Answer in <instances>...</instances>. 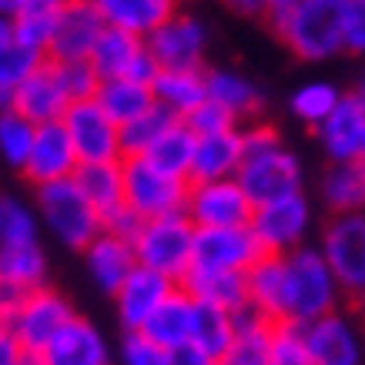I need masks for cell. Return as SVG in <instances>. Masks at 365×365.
<instances>
[{
    "instance_id": "f1b7e54d",
    "label": "cell",
    "mask_w": 365,
    "mask_h": 365,
    "mask_svg": "<svg viewBox=\"0 0 365 365\" xmlns=\"http://www.w3.org/2000/svg\"><path fill=\"white\" fill-rule=\"evenodd\" d=\"M151 98L161 104L168 114H175L178 121L191 114L205 94V67H185V71H158L151 81Z\"/></svg>"
},
{
    "instance_id": "6da1fadb",
    "label": "cell",
    "mask_w": 365,
    "mask_h": 365,
    "mask_svg": "<svg viewBox=\"0 0 365 365\" xmlns=\"http://www.w3.org/2000/svg\"><path fill=\"white\" fill-rule=\"evenodd\" d=\"M268 17L282 44L302 61H332L345 54V0H299Z\"/></svg>"
},
{
    "instance_id": "7c38bea8",
    "label": "cell",
    "mask_w": 365,
    "mask_h": 365,
    "mask_svg": "<svg viewBox=\"0 0 365 365\" xmlns=\"http://www.w3.org/2000/svg\"><path fill=\"white\" fill-rule=\"evenodd\" d=\"M71 148L78 155L81 165H98V161H121V138H118V124L98 108V101H71L64 118Z\"/></svg>"
},
{
    "instance_id": "277c9868",
    "label": "cell",
    "mask_w": 365,
    "mask_h": 365,
    "mask_svg": "<svg viewBox=\"0 0 365 365\" xmlns=\"http://www.w3.org/2000/svg\"><path fill=\"white\" fill-rule=\"evenodd\" d=\"M191 242H195V225L181 211L165 218H148L138 225L131 238L134 265L151 268L178 285L191 268Z\"/></svg>"
},
{
    "instance_id": "f6af8a7d",
    "label": "cell",
    "mask_w": 365,
    "mask_h": 365,
    "mask_svg": "<svg viewBox=\"0 0 365 365\" xmlns=\"http://www.w3.org/2000/svg\"><path fill=\"white\" fill-rule=\"evenodd\" d=\"M181 124H185L191 134H215V131H232V128H238V121H235L232 114L225 111L222 104H215V101H208V98L201 101L191 114H185Z\"/></svg>"
},
{
    "instance_id": "8d00e7d4",
    "label": "cell",
    "mask_w": 365,
    "mask_h": 365,
    "mask_svg": "<svg viewBox=\"0 0 365 365\" xmlns=\"http://www.w3.org/2000/svg\"><path fill=\"white\" fill-rule=\"evenodd\" d=\"M54 11L57 7H24L11 17V41L27 47L37 57L47 54L51 34H54Z\"/></svg>"
},
{
    "instance_id": "52a82bcc",
    "label": "cell",
    "mask_w": 365,
    "mask_h": 365,
    "mask_svg": "<svg viewBox=\"0 0 365 365\" xmlns=\"http://www.w3.org/2000/svg\"><path fill=\"white\" fill-rule=\"evenodd\" d=\"M325 265L332 268L335 282L345 292V299H359L365 288V215L349 211L335 215L325 225L319 245Z\"/></svg>"
},
{
    "instance_id": "e575fe53",
    "label": "cell",
    "mask_w": 365,
    "mask_h": 365,
    "mask_svg": "<svg viewBox=\"0 0 365 365\" xmlns=\"http://www.w3.org/2000/svg\"><path fill=\"white\" fill-rule=\"evenodd\" d=\"M191 151H195V134H191L181 121H175L141 158L144 161H151L155 168H161V171H168V175L188 178Z\"/></svg>"
},
{
    "instance_id": "ffe728a7",
    "label": "cell",
    "mask_w": 365,
    "mask_h": 365,
    "mask_svg": "<svg viewBox=\"0 0 365 365\" xmlns=\"http://www.w3.org/2000/svg\"><path fill=\"white\" fill-rule=\"evenodd\" d=\"M171 292H175V282H171V278L158 275L151 268L134 265L131 272H128V278L118 285V292L111 295L114 305H118V319H121L124 332H138L144 322H148V315H151Z\"/></svg>"
},
{
    "instance_id": "4fadbf2b",
    "label": "cell",
    "mask_w": 365,
    "mask_h": 365,
    "mask_svg": "<svg viewBox=\"0 0 365 365\" xmlns=\"http://www.w3.org/2000/svg\"><path fill=\"white\" fill-rule=\"evenodd\" d=\"M71 315H74V309L64 299V292H57L51 285H41V288L24 292L21 305H17V312H14V319H11V332L21 342V349L41 352Z\"/></svg>"
},
{
    "instance_id": "2e32d148",
    "label": "cell",
    "mask_w": 365,
    "mask_h": 365,
    "mask_svg": "<svg viewBox=\"0 0 365 365\" xmlns=\"http://www.w3.org/2000/svg\"><path fill=\"white\" fill-rule=\"evenodd\" d=\"M104 21L91 7V0H64L54 11V34L47 47V61H88L98 44Z\"/></svg>"
},
{
    "instance_id": "8992f818",
    "label": "cell",
    "mask_w": 365,
    "mask_h": 365,
    "mask_svg": "<svg viewBox=\"0 0 365 365\" xmlns=\"http://www.w3.org/2000/svg\"><path fill=\"white\" fill-rule=\"evenodd\" d=\"M235 181L242 185V191L248 195L252 205H265V201L302 191L305 171H302L299 155L292 148H285V141H278L265 151L245 155L238 171H235Z\"/></svg>"
},
{
    "instance_id": "74e56055",
    "label": "cell",
    "mask_w": 365,
    "mask_h": 365,
    "mask_svg": "<svg viewBox=\"0 0 365 365\" xmlns=\"http://www.w3.org/2000/svg\"><path fill=\"white\" fill-rule=\"evenodd\" d=\"M232 315L235 312H225V309H215V305H205V302H195L191 342L218 359V355L228 349V342H232Z\"/></svg>"
},
{
    "instance_id": "9a60e30c",
    "label": "cell",
    "mask_w": 365,
    "mask_h": 365,
    "mask_svg": "<svg viewBox=\"0 0 365 365\" xmlns=\"http://www.w3.org/2000/svg\"><path fill=\"white\" fill-rule=\"evenodd\" d=\"M302 342L312 365H362V335L342 309L302 325Z\"/></svg>"
},
{
    "instance_id": "11a10c76",
    "label": "cell",
    "mask_w": 365,
    "mask_h": 365,
    "mask_svg": "<svg viewBox=\"0 0 365 365\" xmlns=\"http://www.w3.org/2000/svg\"><path fill=\"white\" fill-rule=\"evenodd\" d=\"M17 11H21V4H17V0H0V17H14Z\"/></svg>"
},
{
    "instance_id": "603a6c76",
    "label": "cell",
    "mask_w": 365,
    "mask_h": 365,
    "mask_svg": "<svg viewBox=\"0 0 365 365\" xmlns=\"http://www.w3.org/2000/svg\"><path fill=\"white\" fill-rule=\"evenodd\" d=\"M245 305L268 322H282V312H285V262H282V255H262L245 272Z\"/></svg>"
},
{
    "instance_id": "7402d4cb",
    "label": "cell",
    "mask_w": 365,
    "mask_h": 365,
    "mask_svg": "<svg viewBox=\"0 0 365 365\" xmlns=\"http://www.w3.org/2000/svg\"><path fill=\"white\" fill-rule=\"evenodd\" d=\"M91 7L98 11L104 27L134 34V37H148L158 24H165L178 7V0H91Z\"/></svg>"
},
{
    "instance_id": "c3c4849f",
    "label": "cell",
    "mask_w": 365,
    "mask_h": 365,
    "mask_svg": "<svg viewBox=\"0 0 365 365\" xmlns=\"http://www.w3.org/2000/svg\"><path fill=\"white\" fill-rule=\"evenodd\" d=\"M168 365H218V359L198 349L195 342H185L178 349H168Z\"/></svg>"
},
{
    "instance_id": "d6986e66",
    "label": "cell",
    "mask_w": 365,
    "mask_h": 365,
    "mask_svg": "<svg viewBox=\"0 0 365 365\" xmlns=\"http://www.w3.org/2000/svg\"><path fill=\"white\" fill-rule=\"evenodd\" d=\"M67 94L61 88V78H57V67L54 61H47L41 57L37 67H34L31 74L17 84L14 91V101L11 108L17 114H24L31 124H47V121H61L67 111Z\"/></svg>"
},
{
    "instance_id": "ee69618b",
    "label": "cell",
    "mask_w": 365,
    "mask_h": 365,
    "mask_svg": "<svg viewBox=\"0 0 365 365\" xmlns=\"http://www.w3.org/2000/svg\"><path fill=\"white\" fill-rule=\"evenodd\" d=\"M57 78H61V88H64L67 101H88L94 98L101 78L94 74V67L88 61H54Z\"/></svg>"
},
{
    "instance_id": "b9f144b4",
    "label": "cell",
    "mask_w": 365,
    "mask_h": 365,
    "mask_svg": "<svg viewBox=\"0 0 365 365\" xmlns=\"http://www.w3.org/2000/svg\"><path fill=\"white\" fill-rule=\"evenodd\" d=\"M37 61H41V57L34 54V51L14 44V41L0 44V111H7V108H11L17 84H21L34 67H37Z\"/></svg>"
},
{
    "instance_id": "9c48e42d",
    "label": "cell",
    "mask_w": 365,
    "mask_h": 365,
    "mask_svg": "<svg viewBox=\"0 0 365 365\" xmlns=\"http://www.w3.org/2000/svg\"><path fill=\"white\" fill-rule=\"evenodd\" d=\"M208 41V24L198 14L175 11L144 37V47L155 57L158 71H185V67H205Z\"/></svg>"
},
{
    "instance_id": "44dd1931",
    "label": "cell",
    "mask_w": 365,
    "mask_h": 365,
    "mask_svg": "<svg viewBox=\"0 0 365 365\" xmlns=\"http://www.w3.org/2000/svg\"><path fill=\"white\" fill-rule=\"evenodd\" d=\"M205 94H208V101L222 104L238 124L255 121L262 114V108H265L262 88L252 78H245L242 71H232V67H211V71H205Z\"/></svg>"
},
{
    "instance_id": "db71d44e",
    "label": "cell",
    "mask_w": 365,
    "mask_h": 365,
    "mask_svg": "<svg viewBox=\"0 0 365 365\" xmlns=\"http://www.w3.org/2000/svg\"><path fill=\"white\" fill-rule=\"evenodd\" d=\"M17 4H21V11H24V7H57L64 0H17Z\"/></svg>"
},
{
    "instance_id": "30bf717a",
    "label": "cell",
    "mask_w": 365,
    "mask_h": 365,
    "mask_svg": "<svg viewBox=\"0 0 365 365\" xmlns=\"http://www.w3.org/2000/svg\"><path fill=\"white\" fill-rule=\"evenodd\" d=\"M252 208L255 205L235 178H218V181H188L181 215L195 228H235L248 225Z\"/></svg>"
},
{
    "instance_id": "e0dca14e",
    "label": "cell",
    "mask_w": 365,
    "mask_h": 365,
    "mask_svg": "<svg viewBox=\"0 0 365 365\" xmlns=\"http://www.w3.org/2000/svg\"><path fill=\"white\" fill-rule=\"evenodd\" d=\"M47 365H114V349L108 335L84 315L71 319L54 332V339L41 349Z\"/></svg>"
},
{
    "instance_id": "83f0119b",
    "label": "cell",
    "mask_w": 365,
    "mask_h": 365,
    "mask_svg": "<svg viewBox=\"0 0 365 365\" xmlns=\"http://www.w3.org/2000/svg\"><path fill=\"white\" fill-rule=\"evenodd\" d=\"M74 185L88 205L101 215V222H108L111 215L124 208V181H121V161H98V165H78Z\"/></svg>"
},
{
    "instance_id": "7dc6e473",
    "label": "cell",
    "mask_w": 365,
    "mask_h": 365,
    "mask_svg": "<svg viewBox=\"0 0 365 365\" xmlns=\"http://www.w3.org/2000/svg\"><path fill=\"white\" fill-rule=\"evenodd\" d=\"M365 51V0H345V54Z\"/></svg>"
},
{
    "instance_id": "f907efd6",
    "label": "cell",
    "mask_w": 365,
    "mask_h": 365,
    "mask_svg": "<svg viewBox=\"0 0 365 365\" xmlns=\"http://www.w3.org/2000/svg\"><path fill=\"white\" fill-rule=\"evenodd\" d=\"M21 352L24 349H21V342L14 339L11 325H0V365H14Z\"/></svg>"
},
{
    "instance_id": "484cf974",
    "label": "cell",
    "mask_w": 365,
    "mask_h": 365,
    "mask_svg": "<svg viewBox=\"0 0 365 365\" xmlns=\"http://www.w3.org/2000/svg\"><path fill=\"white\" fill-rule=\"evenodd\" d=\"M191 325H195V299L181 285H175V292L148 315V322L138 332L148 335L151 342L168 352V349L191 342Z\"/></svg>"
},
{
    "instance_id": "d4e9b609",
    "label": "cell",
    "mask_w": 365,
    "mask_h": 365,
    "mask_svg": "<svg viewBox=\"0 0 365 365\" xmlns=\"http://www.w3.org/2000/svg\"><path fill=\"white\" fill-rule=\"evenodd\" d=\"M84 265H88L91 282L104 292L114 295L128 272L134 268V252L128 238H118L111 232H101L98 238H91V245L84 248Z\"/></svg>"
},
{
    "instance_id": "5b68a950",
    "label": "cell",
    "mask_w": 365,
    "mask_h": 365,
    "mask_svg": "<svg viewBox=\"0 0 365 365\" xmlns=\"http://www.w3.org/2000/svg\"><path fill=\"white\" fill-rule=\"evenodd\" d=\"M121 181H124V208L148 218H165L185 208L188 195V178L168 175L144 158H121Z\"/></svg>"
},
{
    "instance_id": "4316f807",
    "label": "cell",
    "mask_w": 365,
    "mask_h": 365,
    "mask_svg": "<svg viewBox=\"0 0 365 365\" xmlns=\"http://www.w3.org/2000/svg\"><path fill=\"white\" fill-rule=\"evenodd\" d=\"M275 322L262 319L248 305L232 315V342L218 355V365H265L268 339H272Z\"/></svg>"
},
{
    "instance_id": "ab89813d",
    "label": "cell",
    "mask_w": 365,
    "mask_h": 365,
    "mask_svg": "<svg viewBox=\"0 0 365 365\" xmlns=\"http://www.w3.org/2000/svg\"><path fill=\"white\" fill-rule=\"evenodd\" d=\"M339 94H342V91L335 88L332 81H305L302 88H295L288 108H292V114H295L299 121L315 128V124H322V118L335 108Z\"/></svg>"
},
{
    "instance_id": "836d02e7",
    "label": "cell",
    "mask_w": 365,
    "mask_h": 365,
    "mask_svg": "<svg viewBox=\"0 0 365 365\" xmlns=\"http://www.w3.org/2000/svg\"><path fill=\"white\" fill-rule=\"evenodd\" d=\"M94 101H98V108L108 114L118 128L128 124L131 118H138V114H144L151 104H155L148 84H138V81H128V78L101 81L98 91H94Z\"/></svg>"
},
{
    "instance_id": "d6a6232c",
    "label": "cell",
    "mask_w": 365,
    "mask_h": 365,
    "mask_svg": "<svg viewBox=\"0 0 365 365\" xmlns=\"http://www.w3.org/2000/svg\"><path fill=\"white\" fill-rule=\"evenodd\" d=\"M47 252L41 242H17L0 245V278L11 285L31 292V288L47 285Z\"/></svg>"
},
{
    "instance_id": "ba28073f",
    "label": "cell",
    "mask_w": 365,
    "mask_h": 365,
    "mask_svg": "<svg viewBox=\"0 0 365 365\" xmlns=\"http://www.w3.org/2000/svg\"><path fill=\"white\" fill-rule=\"evenodd\" d=\"M248 228H252V235L258 238L265 255H288L302 248L312 228V205L305 198V191L255 205Z\"/></svg>"
},
{
    "instance_id": "4dcf8cb0",
    "label": "cell",
    "mask_w": 365,
    "mask_h": 365,
    "mask_svg": "<svg viewBox=\"0 0 365 365\" xmlns=\"http://www.w3.org/2000/svg\"><path fill=\"white\" fill-rule=\"evenodd\" d=\"M178 285L188 292L195 302L215 305L225 312L245 309V275L235 272H201V268H188V275L181 278Z\"/></svg>"
},
{
    "instance_id": "3957f363",
    "label": "cell",
    "mask_w": 365,
    "mask_h": 365,
    "mask_svg": "<svg viewBox=\"0 0 365 365\" xmlns=\"http://www.w3.org/2000/svg\"><path fill=\"white\" fill-rule=\"evenodd\" d=\"M34 188H37V195H34L37 225H44L47 235L57 245H64L71 252H84L91 245V238H98L104 232L101 215L81 195L74 178H61V181L34 185Z\"/></svg>"
},
{
    "instance_id": "f546056e",
    "label": "cell",
    "mask_w": 365,
    "mask_h": 365,
    "mask_svg": "<svg viewBox=\"0 0 365 365\" xmlns=\"http://www.w3.org/2000/svg\"><path fill=\"white\" fill-rule=\"evenodd\" d=\"M322 201L335 215L362 211L365 205V161H335L322 175Z\"/></svg>"
},
{
    "instance_id": "60d3db41",
    "label": "cell",
    "mask_w": 365,
    "mask_h": 365,
    "mask_svg": "<svg viewBox=\"0 0 365 365\" xmlns=\"http://www.w3.org/2000/svg\"><path fill=\"white\" fill-rule=\"evenodd\" d=\"M34 128L37 124H31L14 108L0 111V161L7 168H17V171L24 168L27 151H31V141H34Z\"/></svg>"
},
{
    "instance_id": "816d5d0a",
    "label": "cell",
    "mask_w": 365,
    "mask_h": 365,
    "mask_svg": "<svg viewBox=\"0 0 365 365\" xmlns=\"http://www.w3.org/2000/svg\"><path fill=\"white\" fill-rule=\"evenodd\" d=\"M225 7H232L235 14H242V17H258V14L268 11V0H222Z\"/></svg>"
},
{
    "instance_id": "ac0fdd59",
    "label": "cell",
    "mask_w": 365,
    "mask_h": 365,
    "mask_svg": "<svg viewBox=\"0 0 365 365\" xmlns=\"http://www.w3.org/2000/svg\"><path fill=\"white\" fill-rule=\"evenodd\" d=\"M78 155L71 148V138H67L64 124L61 121H47L34 128V141L31 151H27V161H24V175L31 185H47V181H61V178H71L78 171Z\"/></svg>"
},
{
    "instance_id": "5bb4252c",
    "label": "cell",
    "mask_w": 365,
    "mask_h": 365,
    "mask_svg": "<svg viewBox=\"0 0 365 365\" xmlns=\"http://www.w3.org/2000/svg\"><path fill=\"white\" fill-rule=\"evenodd\" d=\"M319 128V141L322 151L329 161H365V98L362 91H349V94H339L335 108L325 118Z\"/></svg>"
},
{
    "instance_id": "9f6ffc18",
    "label": "cell",
    "mask_w": 365,
    "mask_h": 365,
    "mask_svg": "<svg viewBox=\"0 0 365 365\" xmlns=\"http://www.w3.org/2000/svg\"><path fill=\"white\" fill-rule=\"evenodd\" d=\"M292 4H299V0H268V11L265 14H278V11H288Z\"/></svg>"
},
{
    "instance_id": "681fc988",
    "label": "cell",
    "mask_w": 365,
    "mask_h": 365,
    "mask_svg": "<svg viewBox=\"0 0 365 365\" xmlns=\"http://www.w3.org/2000/svg\"><path fill=\"white\" fill-rule=\"evenodd\" d=\"M21 299H24V288H17V285H11V282L0 278V325H11Z\"/></svg>"
},
{
    "instance_id": "7a4b0ae2",
    "label": "cell",
    "mask_w": 365,
    "mask_h": 365,
    "mask_svg": "<svg viewBox=\"0 0 365 365\" xmlns=\"http://www.w3.org/2000/svg\"><path fill=\"white\" fill-rule=\"evenodd\" d=\"M285 262V312L282 322L288 325H309V322L342 309L345 292L335 282L332 268L325 265L319 248L302 245L295 252L282 255Z\"/></svg>"
},
{
    "instance_id": "7bdbcfd3",
    "label": "cell",
    "mask_w": 365,
    "mask_h": 365,
    "mask_svg": "<svg viewBox=\"0 0 365 365\" xmlns=\"http://www.w3.org/2000/svg\"><path fill=\"white\" fill-rule=\"evenodd\" d=\"M265 365H312L305 342H302V329L288 325V322H275L272 339H268V355Z\"/></svg>"
},
{
    "instance_id": "bcb514c9",
    "label": "cell",
    "mask_w": 365,
    "mask_h": 365,
    "mask_svg": "<svg viewBox=\"0 0 365 365\" xmlns=\"http://www.w3.org/2000/svg\"><path fill=\"white\" fill-rule=\"evenodd\" d=\"M121 365H168V352L148 335L128 332L121 342Z\"/></svg>"
},
{
    "instance_id": "f35d334b",
    "label": "cell",
    "mask_w": 365,
    "mask_h": 365,
    "mask_svg": "<svg viewBox=\"0 0 365 365\" xmlns=\"http://www.w3.org/2000/svg\"><path fill=\"white\" fill-rule=\"evenodd\" d=\"M17 242H37V215L21 195L0 191V245Z\"/></svg>"
},
{
    "instance_id": "6f0895ef",
    "label": "cell",
    "mask_w": 365,
    "mask_h": 365,
    "mask_svg": "<svg viewBox=\"0 0 365 365\" xmlns=\"http://www.w3.org/2000/svg\"><path fill=\"white\" fill-rule=\"evenodd\" d=\"M11 41V17H0V44Z\"/></svg>"
},
{
    "instance_id": "8fae6325",
    "label": "cell",
    "mask_w": 365,
    "mask_h": 365,
    "mask_svg": "<svg viewBox=\"0 0 365 365\" xmlns=\"http://www.w3.org/2000/svg\"><path fill=\"white\" fill-rule=\"evenodd\" d=\"M262 245L248 225L235 228H195L191 242V268L201 272H235L245 275L262 258Z\"/></svg>"
},
{
    "instance_id": "d590c367",
    "label": "cell",
    "mask_w": 365,
    "mask_h": 365,
    "mask_svg": "<svg viewBox=\"0 0 365 365\" xmlns=\"http://www.w3.org/2000/svg\"><path fill=\"white\" fill-rule=\"evenodd\" d=\"M178 118L175 114H168L161 104H151L144 114H138V118H131L128 124H121L118 128V138H121V155L124 158H141L151 144L161 138V134L175 124Z\"/></svg>"
},
{
    "instance_id": "1f68e13d",
    "label": "cell",
    "mask_w": 365,
    "mask_h": 365,
    "mask_svg": "<svg viewBox=\"0 0 365 365\" xmlns=\"http://www.w3.org/2000/svg\"><path fill=\"white\" fill-rule=\"evenodd\" d=\"M144 54V41L134 37V34H124V31H114V27H104L98 37V44L91 51L88 64L94 67V74L101 81L108 78H128L131 74L134 61Z\"/></svg>"
},
{
    "instance_id": "cb8c5ba5",
    "label": "cell",
    "mask_w": 365,
    "mask_h": 365,
    "mask_svg": "<svg viewBox=\"0 0 365 365\" xmlns=\"http://www.w3.org/2000/svg\"><path fill=\"white\" fill-rule=\"evenodd\" d=\"M242 165V141L238 128L215 134H195V151H191L188 181H218V178H235Z\"/></svg>"
},
{
    "instance_id": "f5cc1de1",
    "label": "cell",
    "mask_w": 365,
    "mask_h": 365,
    "mask_svg": "<svg viewBox=\"0 0 365 365\" xmlns=\"http://www.w3.org/2000/svg\"><path fill=\"white\" fill-rule=\"evenodd\" d=\"M14 365H47V362H44V355H41V352H27V349H24V352L17 355V362H14Z\"/></svg>"
}]
</instances>
